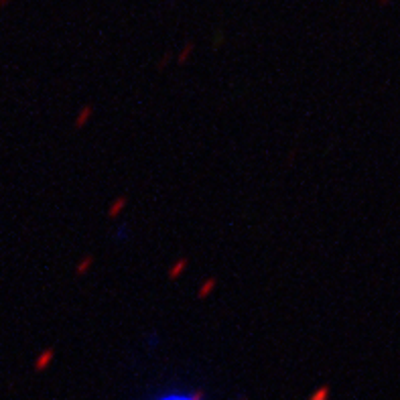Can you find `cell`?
Here are the masks:
<instances>
[{
	"mask_svg": "<svg viewBox=\"0 0 400 400\" xmlns=\"http://www.w3.org/2000/svg\"><path fill=\"white\" fill-rule=\"evenodd\" d=\"M154 400H203V398L193 392H165Z\"/></svg>",
	"mask_w": 400,
	"mask_h": 400,
	"instance_id": "1",
	"label": "cell"
},
{
	"mask_svg": "<svg viewBox=\"0 0 400 400\" xmlns=\"http://www.w3.org/2000/svg\"><path fill=\"white\" fill-rule=\"evenodd\" d=\"M386 2H390V0H380V4H386Z\"/></svg>",
	"mask_w": 400,
	"mask_h": 400,
	"instance_id": "2",
	"label": "cell"
}]
</instances>
